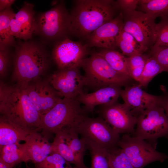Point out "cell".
Wrapping results in <instances>:
<instances>
[{
  "label": "cell",
  "instance_id": "obj_1",
  "mask_svg": "<svg viewBox=\"0 0 168 168\" xmlns=\"http://www.w3.org/2000/svg\"><path fill=\"white\" fill-rule=\"evenodd\" d=\"M119 13L114 0L73 1L69 35L86 40L97 28Z\"/></svg>",
  "mask_w": 168,
  "mask_h": 168
},
{
  "label": "cell",
  "instance_id": "obj_2",
  "mask_svg": "<svg viewBox=\"0 0 168 168\" xmlns=\"http://www.w3.org/2000/svg\"><path fill=\"white\" fill-rule=\"evenodd\" d=\"M25 85L1 82V116L28 131L39 132L41 116L27 94Z\"/></svg>",
  "mask_w": 168,
  "mask_h": 168
},
{
  "label": "cell",
  "instance_id": "obj_3",
  "mask_svg": "<svg viewBox=\"0 0 168 168\" xmlns=\"http://www.w3.org/2000/svg\"><path fill=\"white\" fill-rule=\"evenodd\" d=\"M31 39L19 40L14 47L12 77L16 83L29 84L44 74L50 65L52 56L45 45Z\"/></svg>",
  "mask_w": 168,
  "mask_h": 168
},
{
  "label": "cell",
  "instance_id": "obj_4",
  "mask_svg": "<svg viewBox=\"0 0 168 168\" xmlns=\"http://www.w3.org/2000/svg\"><path fill=\"white\" fill-rule=\"evenodd\" d=\"M76 99L63 98L50 110L40 117V131L49 138L65 128H76L87 116Z\"/></svg>",
  "mask_w": 168,
  "mask_h": 168
},
{
  "label": "cell",
  "instance_id": "obj_5",
  "mask_svg": "<svg viewBox=\"0 0 168 168\" xmlns=\"http://www.w3.org/2000/svg\"><path fill=\"white\" fill-rule=\"evenodd\" d=\"M70 22V12L61 0L50 10L35 15L34 34L43 43L55 44L68 37Z\"/></svg>",
  "mask_w": 168,
  "mask_h": 168
},
{
  "label": "cell",
  "instance_id": "obj_6",
  "mask_svg": "<svg viewBox=\"0 0 168 168\" xmlns=\"http://www.w3.org/2000/svg\"><path fill=\"white\" fill-rule=\"evenodd\" d=\"M80 67L84 72L85 86L95 91L111 85L126 86L131 80L116 72L95 51L82 61Z\"/></svg>",
  "mask_w": 168,
  "mask_h": 168
},
{
  "label": "cell",
  "instance_id": "obj_7",
  "mask_svg": "<svg viewBox=\"0 0 168 168\" xmlns=\"http://www.w3.org/2000/svg\"><path fill=\"white\" fill-rule=\"evenodd\" d=\"M137 118L135 131L131 136L146 141L156 148L158 138H168V117L159 104L147 108Z\"/></svg>",
  "mask_w": 168,
  "mask_h": 168
},
{
  "label": "cell",
  "instance_id": "obj_8",
  "mask_svg": "<svg viewBox=\"0 0 168 168\" xmlns=\"http://www.w3.org/2000/svg\"><path fill=\"white\" fill-rule=\"evenodd\" d=\"M117 146L123 150L134 168H143L152 162L168 160V155L157 151L148 142L129 134H123Z\"/></svg>",
  "mask_w": 168,
  "mask_h": 168
},
{
  "label": "cell",
  "instance_id": "obj_9",
  "mask_svg": "<svg viewBox=\"0 0 168 168\" xmlns=\"http://www.w3.org/2000/svg\"><path fill=\"white\" fill-rule=\"evenodd\" d=\"M122 13V30L132 35L147 52L149 51L156 40V19L137 10Z\"/></svg>",
  "mask_w": 168,
  "mask_h": 168
},
{
  "label": "cell",
  "instance_id": "obj_10",
  "mask_svg": "<svg viewBox=\"0 0 168 168\" xmlns=\"http://www.w3.org/2000/svg\"><path fill=\"white\" fill-rule=\"evenodd\" d=\"M81 137L90 140L109 150L118 146L120 134L102 117H86L76 128Z\"/></svg>",
  "mask_w": 168,
  "mask_h": 168
},
{
  "label": "cell",
  "instance_id": "obj_11",
  "mask_svg": "<svg viewBox=\"0 0 168 168\" xmlns=\"http://www.w3.org/2000/svg\"><path fill=\"white\" fill-rule=\"evenodd\" d=\"M86 44L75 41L67 37L54 44L52 58L58 69L80 67L89 53Z\"/></svg>",
  "mask_w": 168,
  "mask_h": 168
},
{
  "label": "cell",
  "instance_id": "obj_12",
  "mask_svg": "<svg viewBox=\"0 0 168 168\" xmlns=\"http://www.w3.org/2000/svg\"><path fill=\"white\" fill-rule=\"evenodd\" d=\"M80 68L58 69L50 77L49 83L62 98L76 99L83 92L85 80Z\"/></svg>",
  "mask_w": 168,
  "mask_h": 168
},
{
  "label": "cell",
  "instance_id": "obj_13",
  "mask_svg": "<svg viewBox=\"0 0 168 168\" xmlns=\"http://www.w3.org/2000/svg\"><path fill=\"white\" fill-rule=\"evenodd\" d=\"M100 112L102 118L120 134L132 135L134 133L137 118L124 103L117 101L102 106Z\"/></svg>",
  "mask_w": 168,
  "mask_h": 168
},
{
  "label": "cell",
  "instance_id": "obj_14",
  "mask_svg": "<svg viewBox=\"0 0 168 168\" xmlns=\"http://www.w3.org/2000/svg\"><path fill=\"white\" fill-rule=\"evenodd\" d=\"M123 16L120 13L114 19L103 24L95 30L86 40L90 48L116 50L118 48L116 38L123 28Z\"/></svg>",
  "mask_w": 168,
  "mask_h": 168
},
{
  "label": "cell",
  "instance_id": "obj_15",
  "mask_svg": "<svg viewBox=\"0 0 168 168\" xmlns=\"http://www.w3.org/2000/svg\"><path fill=\"white\" fill-rule=\"evenodd\" d=\"M27 94L40 116L51 109L62 98L49 82L25 85Z\"/></svg>",
  "mask_w": 168,
  "mask_h": 168
},
{
  "label": "cell",
  "instance_id": "obj_16",
  "mask_svg": "<svg viewBox=\"0 0 168 168\" xmlns=\"http://www.w3.org/2000/svg\"><path fill=\"white\" fill-rule=\"evenodd\" d=\"M34 4L25 2L21 8L14 13L10 21L12 35L19 40L32 39L35 25V14Z\"/></svg>",
  "mask_w": 168,
  "mask_h": 168
},
{
  "label": "cell",
  "instance_id": "obj_17",
  "mask_svg": "<svg viewBox=\"0 0 168 168\" xmlns=\"http://www.w3.org/2000/svg\"><path fill=\"white\" fill-rule=\"evenodd\" d=\"M139 83L127 86L122 89L120 96L136 117L147 108L160 104V96L153 95L143 91Z\"/></svg>",
  "mask_w": 168,
  "mask_h": 168
},
{
  "label": "cell",
  "instance_id": "obj_18",
  "mask_svg": "<svg viewBox=\"0 0 168 168\" xmlns=\"http://www.w3.org/2000/svg\"><path fill=\"white\" fill-rule=\"evenodd\" d=\"M121 87L114 85L105 86L90 93L82 92L77 97V100L84 105L86 112H93L95 107L111 105L117 101L120 95Z\"/></svg>",
  "mask_w": 168,
  "mask_h": 168
},
{
  "label": "cell",
  "instance_id": "obj_19",
  "mask_svg": "<svg viewBox=\"0 0 168 168\" xmlns=\"http://www.w3.org/2000/svg\"><path fill=\"white\" fill-rule=\"evenodd\" d=\"M24 142L28 150L30 161L35 164L43 161L53 151L49 138L38 131L30 132Z\"/></svg>",
  "mask_w": 168,
  "mask_h": 168
},
{
  "label": "cell",
  "instance_id": "obj_20",
  "mask_svg": "<svg viewBox=\"0 0 168 168\" xmlns=\"http://www.w3.org/2000/svg\"><path fill=\"white\" fill-rule=\"evenodd\" d=\"M30 132L0 116V148L3 146L25 141Z\"/></svg>",
  "mask_w": 168,
  "mask_h": 168
},
{
  "label": "cell",
  "instance_id": "obj_21",
  "mask_svg": "<svg viewBox=\"0 0 168 168\" xmlns=\"http://www.w3.org/2000/svg\"><path fill=\"white\" fill-rule=\"evenodd\" d=\"M0 160L11 168L22 162L30 161L28 150L25 142L7 145L0 148Z\"/></svg>",
  "mask_w": 168,
  "mask_h": 168
},
{
  "label": "cell",
  "instance_id": "obj_22",
  "mask_svg": "<svg viewBox=\"0 0 168 168\" xmlns=\"http://www.w3.org/2000/svg\"><path fill=\"white\" fill-rule=\"evenodd\" d=\"M59 133L68 149L73 153L81 162L84 163V157L86 150L85 142L75 128L64 129Z\"/></svg>",
  "mask_w": 168,
  "mask_h": 168
},
{
  "label": "cell",
  "instance_id": "obj_23",
  "mask_svg": "<svg viewBox=\"0 0 168 168\" xmlns=\"http://www.w3.org/2000/svg\"><path fill=\"white\" fill-rule=\"evenodd\" d=\"M97 52L116 72L125 77L132 79L129 73L126 57L114 50L100 49Z\"/></svg>",
  "mask_w": 168,
  "mask_h": 168
},
{
  "label": "cell",
  "instance_id": "obj_24",
  "mask_svg": "<svg viewBox=\"0 0 168 168\" xmlns=\"http://www.w3.org/2000/svg\"><path fill=\"white\" fill-rule=\"evenodd\" d=\"M84 141L86 149L89 151L91 158L90 168H110L108 150L96 142L81 137Z\"/></svg>",
  "mask_w": 168,
  "mask_h": 168
},
{
  "label": "cell",
  "instance_id": "obj_25",
  "mask_svg": "<svg viewBox=\"0 0 168 168\" xmlns=\"http://www.w3.org/2000/svg\"><path fill=\"white\" fill-rule=\"evenodd\" d=\"M14 13L11 7L0 12V46L14 47L16 44L10 25Z\"/></svg>",
  "mask_w": 168,
  "mask_h": 168
},
{
  "label": "cell",
  "instance_id": "obj_26",
  "mask_svg": "<svg viewBox=\"0 0 168 168\" xmlns=\"http://www.w3.org/2000/svg\"><path fill=\"white\" fill-rule=\"evenodd\" d=\"M137 8L155 19H168V0H139Z\"/></svg>",
  "mask_w": 168,
  "mask_h": 168
},
{
  "label": "cell",
  "instance_id": "obj_27",
  "mask_svg": "<svg viewBox=\"0 0 168 168\" xmlns=\"http://www.w3.org/2000/svg\"><path fill=\"white\" fill-rule=\"evenodd\" d=\"M116 41L117 47L126 57L147 52L132 35L122 29L117 36Z\"/></svg>",
  "mask_w": 168,
  "mask_h": 168
},
{
  "label": "cell",
  "instance_id": "obj_28",
  "mask_svg": "<svg viewBox=\"0 0 168 168\" xmlns=\"http://www.w3.org/2000/svg\"><path fill=\"white\" fill-rule=\"evenodd\" d=\"M149 54V56L147 59L138 82L143 87L146 86L156 76L163 71L155 58Z\"/></svg>",
  "mask_w": 168,
  "mask_h": 168
},
{
  "label": "cell",
  "instance_id": "obj_29",
  "mask_svg": "<svg viewBox=\"0 0 168 168\" xmlns=\"http://www.w3.org/2000/svg\"><path fill=\"white\" fill-rule=\"evenodd\" d=\"M149 53L138 54L130 57H126L130 77L138 82L144 68Z\"/></svg>",
  "mask_w": 168,
  "mask_h": 168
},
{
  "label": "cell",
  "instance_id": "obj_30",
  "mask_svg": "<svg viewBox=\"0 0 168 168\" xmlns=\"http://www.w3.org/2000/svg\"><path fill=\"white\" fill-rule=\"evenodd\" d=\"M110 168H134L123 150L118 146L108 150Z\"/></svg>",
  "mask_w": 168,
  "mask_h": 168
},
{
  "label": "cell",
  "instance_id": "obj_31",
  "mask_svg": "<svg viewBox=\"0 0 168 168\" xmlns=\"http://www.w3.org/2000/svg\"><path fill=\"white\" fill-rule=\"evenodd\" d=\"M70 164L60 154L52 151L43 161L35 165V168H77Z\"/></svg>",
  "mask_w": 168,
  "mask_h": 168
},
{
  "label": "cell",
  "instance_id": "obj_32",
  "mask_svg": "<svg viewBox=\"0 0 168 168\" xmlns=\"http://www.w3.org/2000/svg\"><path fill=\"white\" fill-rule=\"evenodd\" d=\"M156 37L154 45L168 46V19H161L156 24Z\"/></svg>",
  "mask_w": 168,
  "mask_h": 168
},
{
  "label": "cell",
  "instance_id": "obj_33",
  "mask_svg": "<svg viewBox=\"0 0 168 168\" xmlns=\"http://www.w3.org/2000/svg\"><path fill=\"white\" fill-rule=\"evenodd\" d=\"M149 52L156 59L163 71L168 72V46L154 45Z\"/></svg>",
  "mask_w": 168,
  "mask_h": 168
},
{
  "label": "cell",
  "instance_id": "obj_34",
  "mask_svg": "<svg viewBox=\"0 0 168 168\" xmlns=\"http://www.w3.org/2000/svg\"><path fill=\"white\" fill-rule=\"evenodd\" d=\"M12 47L0 46V75H6L10 65Z\"/></svg>",
  "mask_w": 168,
  "mask_h": 168
},
{
  "label": "cell",
  "instance_id": "obj_35",
  "mask_svg": "<svg viewBox=\"0 0 168 168\" xmlns=\"http://www.w3.org/2000/svg\"><path fill=\"white\" fill-rule=\"evenodd\" d=\"M139 0H118L115 1L119 12L125 13L136 10Z\"/></svg>",
  "mask_w": 168,
  "mask_h": 168
},
{
  "label": "cell",
  "instance_id": "obj_36",
  "mask_svg": "<svg viewBox=\"0 0 168 168\" xmlns=\"http://www.w3.org/2000/svg\"><path fill=\"white\" fill-rule=\"evenodd\" d=\"M163 94L160 96V105L164 109L168 117V91L164 86H161Z\"/></svg>",
  "mask_w": 168,
  "mask_h": 168
},
{
  "label": "cell",
  "instance_id": "obj_37",
  "mask_svg": "<svg viewBox=\"0 0 168 168\" xmlns=\"http://www.w3.org/2000/svg\"><path fill=\"white\" fill-rule=\"evenodd\" d=\"M15 1V0H0V12L11 7V6Z\"/></svg>",
  "mask_w": 168,
  "mask_h": 168
},
{
  "label": "cell",
  "instance_id": "obj_38",
  "mask_svg": "<svg viewBox=\"0 0 168 168\" xmlns=\"http://www.w3.org/2000/svg\"><path fill=\"white\" fill-rule=\"evenodd\" d=\"M0 168H11L7 165L0 160Z\"/></svg>",
  "mask_w": 168,
  "mask_h": 168
}]
</instances>
